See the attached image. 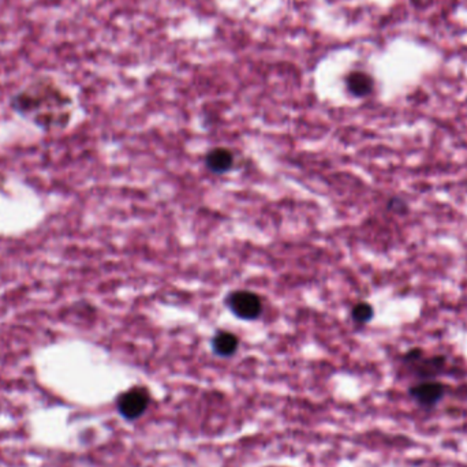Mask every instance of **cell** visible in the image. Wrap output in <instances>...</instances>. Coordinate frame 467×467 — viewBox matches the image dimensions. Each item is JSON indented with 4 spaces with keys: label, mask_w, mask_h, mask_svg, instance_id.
Instances as JSON below:
<instances>
[{
    "label": "cell",
    "mask_w": 467,
    "mask_h": 467,
    "mask_svg": "<svg viewBox=\"0 0 467 467\" xmlns=\"http://www.w3.org/2000/svg\"><path fill=\"white\" fill-rule=\"evenodd\" d=\"M227 306L241 320L252 322L263 313V302L258 295L252 291H235L227 297Z\"/></svg>",
    "instance_id": "obj_4"
},
{
    "label": "cell",
    "mask_w": 467,
    "mask_h": 467,
    "mask_svg": "<svg viewBox=\"0 0 467 467\" xmlns=\"http://www.w3.org/2000/svg\"><path fill=\"white\" fill-rule=\"evenodd\" d=\"M447 395V385L437 378L418 380L409 387V396L414 403L424 409L433 410Z\"/></svg>",
    "instance_id": "obj_3"
},
{
    "label": "cell",
    "mask_w": 467,
    "mask_h": 467,
    "mask_svg": "<svg viewBox=\"0 0 467 467\" xmlns=\"http://www.w3.org/2000/svg\"><path fill=\"white\" fill-rule=\"evenodd\" d=\"M238 338L227 331L217 332L212 341V347L217 356L220 357H231L238 348Z\"/></svg>",
    "instance_id": "obj_8"
},
{
    "label": "cell",
    "mask_w": 467,
    "mask_h": 467,
    "mask_svg": "<svg viewBox=\"0 0 467 467\" xmlns=\"http://www.w3.org/2000/svg\"><path fill=\"white\" fill-rule=\"evenodd\" d=\"M148 402L149 396L144 388H133L119 397L118 409L127 419H136L144 414Z\"/></svg>",
    "instance_id": "obj_5"
},
{
    "label": "cell",
    "mask_w": 467,
    "mask_h": 467,
    "mask_svg": "<svg viewBox=\"0 0 467 467\" xmlns=\"http://www.w3.org/2000/svg\"><path fill=\"white\" fill-rule=\"evenodd\" d=\"M347 89L356 97H365L372 93L375 82L373 78L363 72H353L348 74L347 79Z\"/></svg>",
    "instance_id": "obj_6"
},
{
    "label": "cell",
    "mask_w": 467,
    "mask_h": 467,
    "mask_svg": "<svg viewBox=\"0 0 467 467\" xmlns=\"http://www.w3.org/2000/svg\"><path fill=\"white\" fill-rule=\"evenodd\" d=\"M388 209L395 214H406L409 211V207L405 199L402 198L394 197L390 199L388 202Z\"/></svg>",
    "instance_id": "obj_10"
},
{
    "label": "cell",
    "mask_w": 467,
    "mask_h": 467,
    "mask_svg": "<svg viewBox=\"0 0 467 467\" xmlns=\"http://www.w3.org/2000/svg\"><path fill=\"white\" fill-rule=\"evenodd\" d=\"M403 362L418 380H433L447 370V358L444 356L428 357L422 348L414 347L405 353Z\"/></svg>",
    "instance_id": "obj_2"
},
{
    "label": "cell",
    "mask_w": 467,
    "mask_h": 467,
    "mask_svg": "<svg viewBox=\"0 0 467 467\" xmlns=\"http://www.w3.org/2000/svg\"><path fill=\"white\" fill-rule=\"evenodd\" d=\"M233 162L231 152L224 148H216L214 150H211L205 159L207 167L215 174L227 172L233 167Z\"/></svg>",
    "instance_id": "obj_7"
},
{
    "label": "cell",
    "mask_w": 467,
    "mask_h": 467,
    "mask_svg": "<svg viewBox=\"0 0 467 467\" xmlns=\"http://www.w3.org/2000/svg\"><path fill=\"white\" fill-rule=\"evenodd\" d=\"M375 316L373 306L369 305L368 302H360L353 307L351 310V317L354 323L366 324L369 323Z\"/></svg>",
    "instance_id": "obj_9"
},
{
    "label": "cell",
    "mask_w": 467,
    "mask_h": 467,
    "mask_svg": "<svg viewBox=\"0 0 467 467\" xmlns=\"http://www.w3.org/2000/svg\"><path fill=\"white\" fill-rule=\"evenodd\" d=\"M69 104V99L55 88L54 84L40 79L35 84L29 85L28 88L14 97L13 106L22 112L31 114L36 118V121H51L59 116V111Z\"/></svg>",
    "instance_id": "obj_1"
}]
</instances>
